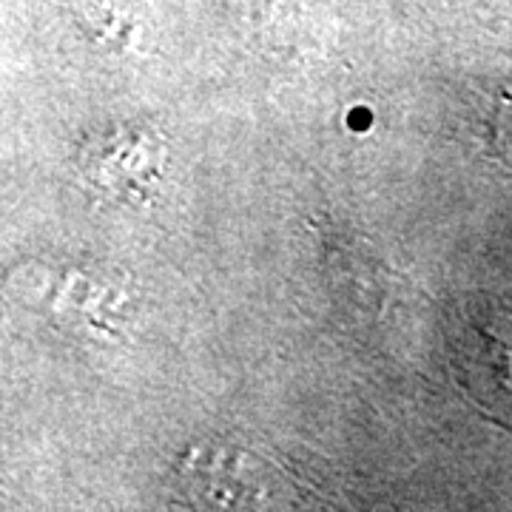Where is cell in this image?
<instances>
[{
  "mask_svg": "<svg viewBox=\"0 0 512 512\" xmlns=\"http://www.w3.org/2000/svg\"><path fill=\"white\" fill-rule=\"evenodd\" d=\"M450 367L461 393L512 433V305L495 296L464 302Z\"/></svg>",
  "mask_w": 512,
  "mask_h": 512,
  "instance_id": "6da1fadb",
  "label": "cell"
},
{
  "mask_svg": "<svg viewBox=\"0 0 512 512\" xmlns=\"http://www.w3.org/2000/svg\"><path fill=\"white\" fill-rule=\"evenodd\" d=\"M163 143L148 128H123L86 148L83 171L106 197L146 202L160 180Z\"/></svg>",
  "mask_w": 512,
  "mask_h": 512,
  "instance_id": "7a4b0ae2",
  "label": "cell"
}]
</instances>
